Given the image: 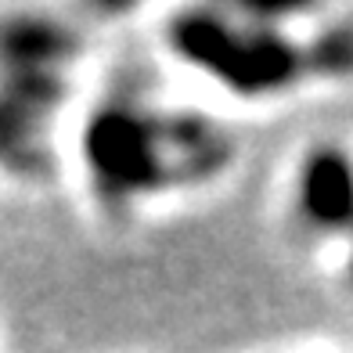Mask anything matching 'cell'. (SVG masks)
I'll return each instance as SVG.
<instances>
[{
    "label": "cell",
    "instance_id": "6da1fadb",
    "mask_svg": "<svg viewBox=\"0 0 353 353\" xmlns=\"http://www.w3.org/2000/svg\"><path fill=\"white\" fill-rule=\"evenodd\" d=\"M170 43L188 65L216 76L234 94L285 90L307 69L303 51L270 26L234 29L216 11H184L170 22Z\"/></svg>",
    "mask_w": 353,
    "mask_h": 353
},
{
    "label": "cell",
    "instance_id": "7a4b0ae2",
    "mask_svg": "<svg viewBox=\"0 0 353 353\" xmlns=\"http://www.w3.org/2000/svg\"><path fill=\"white\" fill-rule=\"evenodd\" d=\"M83 155L94 188L112 210L130 205V199L144 191L181 184L159 137V116L126 101H112L87 119Z\"/></svg>",
    "mask_w": 353,
    "mask_h": 353
},
{
    "label": "cell",
    "instance_id": "3957f363",
    "mask_svg": "<svg viewBox=\"0 0 353 353\" xmlns=\"http://www.w3.org/2000/svg\"><path fill=\"white\" fill-rule=\"evenodd\" d=\"M299 216L314 231H346L353 223V159L321 144L299 170Z\"/></svg>",
    "mask_w": 353,
    "mask_h": 353
},
{
    "label": "cell",
    "instance_id": "277c9868",
    "mask_svg": "<svg viewBox=\"0 0 353 353\" xmlns=\"http://www.w3.org/2000/svg\"><path fill=\"white\" fill-rule=\"evenodd\" d=\"M76 54V37L40 14L0 22V69H61Z\"/></svg>",
    "mask_w": 353,
    "mask_h": 353
},
{
    "label": "cell",
    "instance_id": "5b68a950",
    "mask_svg": "<svg viewBox=\"0 0 353 353\" xmlns=\"http://www.w3.org/2000/svg\"><path fill=\"white\" fill-rule=\"evenodd\" d=\"M43 123V112L0 94V166L11 170L14 176H43L51 170Z\"/></svg>",
    "mask_w": 353,
    "mask_h": 353
},
{
    "label": "cell",
    "instance_id": "8992f818",
    "mask_svg": "<svg viewBox=\"0 0 353 353\" xmlns=\"http://www.w3.org/2000/svg\"><path fill=\"white\" fill-rule=\"evenodd\" d=\"M303 61L314 72L325 76H346L353 72V26H339L325 33L321 40H314L307 51H303Z\"/></svg>",
    "mask_w": 353,
    "mask_h": 353
},
{
    "label": "cell",
    "instance_id": "52a82bcc",
    "mask_svg": "<svg viewBox=\"0 0 353 353\" xmlns=\"http://www.w3.org/2000/svg\"><path fill=\"white\" fill-rule=\"evenodd\" d=\"M350 228H353V223H350ZM346 274H350V285H353V256H350V270H346Z\"/></svg>",
    "mask_w": 353,
    "mask_h": 353
}]
</instances>
